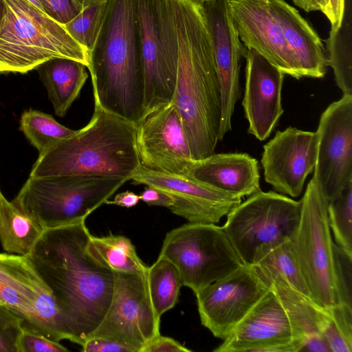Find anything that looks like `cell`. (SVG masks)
<instances>
[{
  "instance_id": "1",
  "label": "cell",
  "mask_w": 352,
  "mask_h": 352,
  "mask_svg": "<svg viewBox=\"0 0 352 352\" xmlns=\"http://www.w3.org/2000/svg\"><path fill=\"white\" fill-rule=\"evenodd\" d=\"M85 221L44 230L27 256L50 289L70 335L80 346L103 320L111 304L114 272L87 252Z\"/></svg>"
},
{
  "instance_id": "2",
  "label": "cell",
  "mask_w": 352,
  "mask_h": 352,
  "mask_svg": "<svg viewBox=\"0 0 352 352\" xmlns=\"http://www.w3.org/2000/svg\"><path fill=\"white\" fill-rule=\"evenodd\" d=\"M178 61L172 102L180 114L193 160L214 153L219 142L221 92L210 37L200 6L168 0Z\"/></svg>"
},
{
  "instance_id": "3",
  "label": "cell",
  "mask_w": 352,
  "mask_h": 352,
  "mask_svg": "<svg viewBox=\"0 0 352 352\" xmlns=\"http://www.w3.org/2000/svg\"><path fill=\"white\" fill-rule=\"evenodd\" d=\"M94 105L136 125L144 114V76L136 0H106L87 52Z\"/></svg>"
},
{
  "instance_id": "4",
  "label": "cell",
  "mask_w": 352,
  "mask_h": 352,
  "mask_svg": "<svg viewBox=\"0 0 352 352\" xmlns=\"http://www.w3.org/2000/svg\"><path fill=\"white\" fill-rule=\"evenodd\" d=\"M135 131L133 123L94 105L87 124L38 155L30 176L91 175L130 180L141 165Z\"/></svg>"
},
{
  "instance_id": "5",
  "label": "cell",
  "mask_w": 352,
  "mask_h": 352,
  "mask_svg": "<svg viewBox=\"0 0 352 352\" xmlns=\"http://www.w3.org/2000/svg\"><path fill=\"white\" fill-rule=\"evenodd\" d=\"M0 24V73H21L56 58L88 65L87 50L63 25L27 0H5Z\"/></svg>"
},
{
  "instance_id": "6",
  "label": "cell",
  "mask_w": 352,
  "mask_h": 352,
  "mask_svg": "<svg viewBox=\"0 0 352 352\" xmlns=\"http://www.w3.org/2000/svg\"><path fill=\"white\" fill-rule=\"evenodd\" d=\"M129 179L118 177L29 176L12 201L44 230L80 221Z\"/></svg>"
},
{
  "instance_id": "7",
  "label": "cell",
  "mask_w": 352,
  "mask_h": 352,
  "mask_svg": "<svg viewBox=\"0 0 352 352\" xmlns=\"http://www.w3.org/2000/svg\"><path fill=\"white\" fill-rule=\"evenodd\" d=\"M158 257L176 267L183 286L194 294L243 265L223 228L215 223L188 222L171 230Z\"/></svg>"
},
{
  "instance_id": "8",
  "label": "cell",
  "mask_w": 352,
  "mask_h": 352,
  "mask_svg": "<svg viewBox=\"0 0 352 352\" xmlns=\"http://www.w3.org/2000/svg\"><path fill=\"white\" fill-rule=\"evenodd\" d=\"M298 226L289 239L297 264L311 294L320 306L336 305L332 234L327 201L314 177L300 200Z\"/></svg>"
},
{
  "instance_id": "9",
  "label": "cell",
  "mask_w": 352,
  "mask_h": 352,
  "mask_svg": "<svg viewBox=\"0 0 352 352\" xmlns=\"http://www.w3.org/2000/svg\"><path fill=\"white\" fill-rule=\"evenodd\" d=\"M300 207V200L260 190L233 208L222 228L242 263L251 265L256 250L289 239Z\"/></svg>"
},
{
  "instance_id": "10",
  "label": "cell",
  "mask_w": 352,
  "mask_h": 352,
  "mask_svg": "<svg viewBox=\"0 0 352 352\" xmlns=\"http://www.w3.org/2000/svg\"><path fill=\"white\" fill-rule=\"evenodd\" d=\"M144 76V114L172 102L178 50L168 0H136Z\"/></svg>"
},
{
  "instance_id": "11",
  "label": "cell",
  "mask_w": 352,
  "mask_h": 352,
  "mask_svg": "<svg viewBox=\"0 0 352 352\" xmlns=\"http://www.w3.org/2000/svg\"><path fill=\"white\" fill-rule=\"evenodd\" d=\"M113 272L111 304L89 338L113 340L130 347L133 352H141L151 340L160 334L161 317L155 312L150 298L146 272Z\"/></svg>"
},
{
  "instance_id": "12",
  "label": "cell",
  "mask_w": 352,
  "mask_h": 352,
  "mask_svg": "<svg viewBox=\"0 0 352 352\" xmlns=\"http://www.w3.org/2000/svg\"><path fill=\"white\" fill-rule=\"evenodd\" d=\"M314 177L327 202L352 182V95L344 94L322 113Z\"/></svg>"
},
{
  "instance_id": "13",
  "label": "cell",
  "mask_w": 352,
  "mask_h": 352,
  "mask_svg": "<svg viewBox=\"0 0 352 352\" xmlns=\"http://www.w3.org/2000/svg\"><path fill=\"white\" fill-rule=\"evenodd\" d=\"M267 289L254 268L243 264L195 294L202 325L223 340Z\"/></svg>"
},
{
  "instance_id": "14",
  "label": "cell",
  "mask_w": 352,
  "mask_h": 352,
  "mask_svg": "<svg viewBox=\"0 0 352 352\" xmlns=\"http://www.w3.org/2000/svg\"><path fill=\"white\" fill-rule=\"evenodd\" d=\"M135 126L136 148L142 166L188 177L194 160L180 114L172 102L145 114Z\"/></svg>"
},
{
  "instance_id": "15",
  "label": "cell",
  "mask_w": 352,
  "mask_h": 352,
  "mask_svg": "<svg viewBox=\"0 0 352 352\" xmlns=\"http://www.w3.org/2000/svg\"><path fill=\"white\" fill-rule=\"evenodd\" d=\"M210 37L221 92L219 141L232 130L235 104L241 96L240 60L245 50L233 25L228 0L199 4Z\"/></svg>"
},
{
  "instance_id": "16",
  "label": "cell",
  "mask_w": 352,
  "mask_h": 352,
  "mask_svg": "<svg viewBox=\"0 0 352 352\" xmlns=\"http://www.w3.org/2000/svg\"><path fill=\"white\" fill-rule=\"evenodd\" d=\"M268 287V286H267ZM287 315L268 289L214 352H298Z\"/></svg>"
},
{
  "instance_id": "17",
  "label": "cell",
  "mask_w": 352,
  "mask_h": 352,
  "mask_svg": "<svg viewBox=\"0 0 352 352\" xmlns=\"http://www.w3.org/2000/svg\"><path fill=\"white\" fill-rule=\"evenodd\" d=\"M135 184L153 186L173 199L170 211L190 223H218L241 202V197L187 177L149 169L142 164L133 175Z\"/></svg>"
},
{
  "instance_id": "18",
  "label": "cell",
  "mask_w": 352,
  "mask_h": 352,
  "mask_svg": "<svg viewBox=\"0 0 352 352\" xmlns=\"http://www.w3.org/2000/svg\"><path fill=\"white\" fill-rule=\"evenodd\" d=\"M318 144L316 131L292 126L277 131L263 146L261 162L265 181L280 194L300 195L307 177L314 170Z\"/></svg>"
},
{
  "instance_id": "19",
  "label": "cell",
  "mask_w": 352,
  "mask_h": 352,
  "mask_svg": "<svg viewBox=\"0 0 352 352\" xmlns=\"http://www.w3.org/2000/svg\"><path fill=\"white\" fill-rule=\"evenodd\" d=\"M231 19L247 48L256 50L285 75L302 78L271 0H228Z\"/></svg>"
},
{
  "instance_id": "20",
  "label": "cell",
  "mask_w": 352,
  "mask_h": 352,
  "mask_svg": "<svg viewBox=\"0 0 352 352\" xmlns=\"http://www.w3.org/2000/svg\"><path fill=\"white\" fill-rule=\"evenodd\" d=\"M245 83L242 105L248 121V133L266 140L284 110L282 87L285 74L252 48H247Z\"/></svg>"
},
{
  "instance_id": "21",
  "label": "cell",
  "mask_w": 352,
  "mask_h": 352,
  "mask_svg": "<svg viewBox=\"0 0 352 352\" xmlns=\"http://www.w3.org/2000/svg\"><path fill=\"white\" fill-rule=\"evenodd\" d=\"M251 266L281 302L290 322L293 339L302 346L300 351L331 352L322 334L329 319L328 308L296 291L276 274Z\"/></svg>"
},
{
  "instance_id": "22",
  "label": "cell",
  "mask_w": 352,
  "mask_h": 352,
  "mask_svg": "<svg viewBox=\"0 0 352 352\" xmlns=\"http://www.w3.org/2000/svg\"><path fill=\"white\" fill-rule=\"evenodd\" d=\"M188 177L241 198L261 190L258 162L245 153H214L194 160Z\"/></svg>"
},
{
  "instance_id": "23",
  "label": "cell",
  "mask_w": 352,
  "mask_h": 352,
  "mask_svg": "<svg viewBox=\"0 0 352 352\" xmlns=\"http://www.w3.org/2000/svg\"><path fill=\"white\" fill-rule=\"evenodd\" d=\"M271 3L302 77H324L328 59L318 34L298 11L284 0H271Z\"/></svg>"
},
{
  "instance_id": "24",
  "label": "cell",
  "mask_w": 352,
  "mask_h": 352,
  "mask_svg": "<svg viewBox=\"0 0 352 352\" xmlns=\"http://www.w3.org/2000/svg\"><path fill=\"white\" fill-rule=\"evenodd\" d=\"M51 293L27 256L0 253V302L21 318L35 311L39 297Z\"/></svg>"
},
{
  "instance_id": "25",
  "label": "cell",
  "mask_w": 352,
  "mask_h": 352,
  "mask_svg": "<svg viewBox=\"0 0 352 352\" xmlns=\"http://www.w3.org/2000/svg\"><path fill=\"white\" fill-rule=\"evenodd\" d=\"M86 67L73 59L56 58L36 68L56 116H65L78 98L88 78Z\"/></svg>"
},
{
  "instance_id": "26",
  "label": "cell",
  "mask_w": 352,
  "mask_h": 352,
  "mask_svg": "<svg viewBox=\"0 0 352 352\" xmlns=\"http://www.w3.org/2000/svg\"><path fill=\"white\" fill-rule=\"evenodd\" d=\"M43 227L0 190V243L4 251L28 256L43 232Z\"/></svg>"
},
{
  "instance_id": "27",
  "label": "cell",
  "mask_w": 352,
  "mask_h": 352,
  "mask_svg": "<svg viewBox=\"0 0 352 352\" xmlns=\"http://www.w3.org/2000/svg\"><path fill=\"white\" fill-rule=\"evenodd\" d=\"M89 254L98 263L113 272H145L148 267L138 256L131 240L124 236L91 235L87 245Z\"/></svg>"
},
{
  "instance_id": "28",
  "label": "cell",
  "mask_w": 352,
  "mask_h": 352,
  "mask_svg": "<svg viewBox=\"0 0 352 352\" xmlns=\"http://www.w3.org/2000/svg\"><path fill=\"white\" fill-rule=\"evenodd\" d=\"M251 265L276 274L292 288L311 298L293 254L289 239L256 250Z\"/></svg>"
},
{
  "instance_id": "29",
  "label": "cell",
  "mask_w": 352,
  "mask_h": 352,
  "mask_svg": "<svg viewBox=\"0 0 352 352\" xmlns=\"http://www.w3.org/2000/svg\"><path fill=\"white\" fill-rule=\"evenodd\" d=\"M147 283L150 298L157 314L161 317L178 302L183 286L180 274L169 261L158 257L148 267Z\"/></svg>"
},
{
  "instance_id": "30",
  "label": "cell",
  "mask_w": 352,
  "mask_h": 352,
  "mask_svg": "<svg viewBox=\"0 0 352 352\" xmlns=\"http://www.w3.org/2000/svg\"><path fill=\"white\" fill-rule=\"evenodd\" d=\"M20 130L38 151V155L72 136L76 131L62 125L51 115L34 109L25 111L22 113Z\"/></svg>"
},
{
  "instance_id": "31",
  "label": "cell",
  "mask_w": 352,
  "mask_h": 352,
  "mask_svg": "<svg viewBox=\"0 0 352 352\" xmlns=\"http://www.w3.org/2000/svg\"><path fill=\"white\" fill-rule=\"evenodd\" d=\"M327 47L328 65L333 69L338 87L343 95H352L351 28L343 19L338 30L331 29Z\"/></svg>"
},
{
  "instance_id": "32",
  "label": "cell",
  "mask_w": 352,
  "mask_h": 352,
  "mask_svg": "<svg viewBox=\"0 0 352 352\" xmlns=\"http://www.w3.org/2000/svg\"><path fill=\"white\" fill-rule=\"evenodd\" d=\"M327 210L335 243L352 252V182L327 202Z\"/></svg>"
},
{
  "instance_id": "33",
  "label": "cell",
  "mask_w": 352,
  "mask_h": 352,
  "mask_svg": "<svg viewBox=\"0 0 352 352\" xmlns=\"http://www.w3.org/2000/svg\"><path fill=\"white\" fill-rule=\"evenodd\" d=\"M106 7V0H98L85 7L64 25L69 34L88 52L96 39Z\"/></svg>"
},
{
  "instance_id": "34",
  "label": "cell",
  "mask_w": 352,
  "mask_h": 352,
  "mask_svg": "<svg viewBox=\"0 0 352 352\" xmlns=\"http://www.w3.org/2000/svg\"><path fill=\"white\" fill-rule=\"evenodd\" d=\"M328 309L329 319L322 334L331 352H351L352 307L336 304Z\"/></svg>"
},
{
  "instance_id": "35",
  "label": "cell",
  "mask_w": 352,
  "mask_h": 352,
  "mask_svg": "<svg viewBox=\"0 0 352 352\" xmlns=\"http://www.w3.org/2000/svg\"><path fill=\"white\" fill-rule=\"evenodd\" d=\"M333 261L336 304L352 307V252L334 242Z\"/></svg>"
},
{
  "instance_id": "36",
  "label": "cell",
  "mask_w": 352,
  "mask_h": 352,
  "mask_svg": "<svg viewBox=\"0 0 352 352\" xmlns=\"http://www.w3.org/2000/svg\"><path fill=\"white\" fill-rule=\"evenodd\" d=\"M22 318L0 302V352H19Z\"/></svg>"
},
{
  "instance_id": "37",
  "label": "cell",
  "mask_w": 352,
  "mask_h": 352,
  "mask_svg": "<svg viewBox=\"0 0 352 352\" xmlns=\"http://www.w3.org/2000/svg\"><path fill=\"white\" fill-rule=\"evenodd\" d=\"M43 12L58 23L65 25L83 9L74 0H38Z\"/></svg>"
},
{
  "instance_id": "38",
  "label": "cell",
  "mask_w": 352,
  "mask_h": 352,
  "mask_svg": "<svg viewBox=\"0 0 352 352\" xmlns=\"http://www.w3.org/2000/svg\"><path fill=\"white\" fill-rule=\"evenodd\" d=\"M19 352H66L69 351L58 342L23 330L19 340Z\"/></svg>"
},
{
  "instance_id": "39",
  "label": "cell",
  "mask_w": 352,
  "mask_h": 352,
  "mask_svg": "<svg viewBox=\"0 0 352 352\" xmlns=\"http://www.w3.org/2000/svg\"><path fill=\"white\" fill-rule=\"evenodd\" d=\"M175 339L160 334L151 340L141 352H191Z\"/></svg>"
},
{
  "instance_id": "40",
  "label": "cell",
  "mask_w": 352,
  "mask_h": 352,
  "mask_svg": "<svg viewBox=\"0 0 352 352\" xmlns=\"http://www.w3.org/2000/svg\"><path fill=\"white\" fill-rule=\"evenodd\" d=\"M81 346L84 352H133L124 344L102 338H90Z\"/></svg>"
},
{
  "instance_id": "41",
  "label": "cell",
  "mask_w": 352,
  "mask_h": 352,
  "mask_svg": "<svg viewBox=\"0 0 352 352\" xmlns=\"http://www.w3.org/2000/svg\"><path fill=\"white\" fill-rule=\"evenodd\" d=\"M322 12L331 24V29L338 30L344 14V0H322Z\"/></svg>"
},
{
  "instance_id": "42",
  "label": "cell",
  "mask_w": 352,
  "mask_h": 352,
  "mask_svg": "<svg viewBox=\"0 0 352 352\" xmlns=\"http://www.w3.org/2000/svg\"><path fill=\"white\" fill-rule=\"evenodd\" d=\"M140 200L147 205L163 206L169 208L173 201L170 195L153 186H146L140 195Z\"/></svg>"
},
{
  "instance_id": "43",
  "label": "cell",
  "mask_w": 352,
  "mask_h": 352,
  "mask_svg": "<svg viewBox=\"0 0 352 352\" xmlns=\"http://www.w3.org/2000/svg\"><path fill=\"white\" fill-rule=\"evenodd\" d=\"M140 200V195L133 192L126 190L117 194L113 200L109 201L108 199L104 204L130 208L136 206Z\"/></svg>"
},
{
  "instance_id": "44",
  "label": "cell",
  "mask_w": 352,
  "mask_h": 352,
  "mask_svg": "<svg viewBox=\"0 0 352 352\" xmlns=\"http://www.w3.org/2000/svg\"><path fill=\"white\" fill-rule=\"evenodd\" d=\"M299 8L306 12L322 10V0H292Z\"/></svg>"
},
{
  "instance_id": "45",
  "label": "cell",
  "mask_w": 352,
  "mask_h": 352,
  "mask_svg": "<svg viewBox=\"0 0 352 352\" xmlns=\"http://www.w3.org/2000/svg\"><path fill=\"white\" fill-rule=\"evenodd\" d=\"M76 3L80 6L82 8H85L98 0H74Z\"/></svg>"
},
{
  "instance_id": "46",
  "label": "cell",
  "mask_w": 352,
  "mask_h": 352,
  "mask_svg": "<svg viewBox=\"0 0 352 352\" xmlns=\"http://www.w3.org/2000/svg\"><path fill=\"white\" fill-rule=\"evenodd\" d=\"M6 14V2L5 0H0V24Z\"/></svg>"
},
{
  "instance_id": "47",
  "label": "cell",
  "mask_w": 352,
  "mask_h": 352,
  "mask_svg": "<svg viewBox=\"0 0 352 352\" xmlns=\"http://www.w3.org/2000/svg\"><path fill=\"white\" fill-rule=\"evenodd\" d=\"M190 1H192L194 3H196L197 4H200V3H201L204 2V1H209V0H190Z\"/></svg>"
}]
</instances>
